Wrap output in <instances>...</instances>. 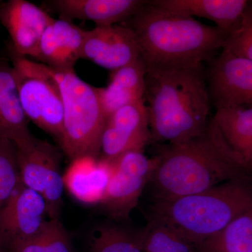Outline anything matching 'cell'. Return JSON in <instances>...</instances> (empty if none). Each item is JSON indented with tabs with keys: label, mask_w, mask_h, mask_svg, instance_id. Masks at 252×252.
<instances>
[{
	"label": "cell",
	"mask_w": 252,
	"mask_h": 252,
	"mask_svg": "<svg viewBox=\"0 0 252 252\" xmlns=\"http://www.w3.org/2000/svg\"><path fill=\"white\" fill-rule=\"evenodd\" d=\"M111 163L91 158L73 160L64 182L71 193L80 201H100L112 174Z\"/></svg>",
	"instance_id": "d6986e66"
},
{
	"label": "cell",
	"mask_w": 252,
	"mask_h": 252,
	"mask_svg": "<svg viewBox=\"0 0 252 252\" xmlns=\"http://www.w3.org/2000/svg\"><path fill=\"white\" fill-rule=\"evenodd\" d=\"M222 51L235 57L252 61V9L251 3L243 13L240 26L225 37Z\"/></svg>",
	"instance_id": "d4e9b609"
},
{
	"label": "cell",
	"mask_w": 252,
	"mask_h": 252,
	"mask_svg": "<svg viewBox=\"0 0 252 252\" xmlns=\"http://www.w3.org/2000/svg\"><path fill=\"white\" fill-rule=\"evenodd\" d=\"M41 230L36 235L11 244L2 252H44Z\"/></svg>",
	"instance_id": "4316f807"
},
{
	"label": "cell",
	"mask_w": 252,
	"mask_h": 252,
	"mask_svg": "<svg viewBox=\"0 0 252 252\" xmlns=\"http://www.w3.org/2000/svg\"><path fill=\"white\" fill-rule=\"evenodd\" d=\"M86 31L70 21L53 20L41 36L36 59L57 72L74 71Z\"/></svg>",
	"instance_id": "5bb4252c"
},
{
	"label": "cell",
	"mask_w": 252,
	"mask_h": 252,
	"mask_svg": "<svg viewBox=\"0 0 252 252\" xmlns=\"http://www.w3.org/2000/svg\"><path fill=\"white\" fill-rule=\"evenodd\" d=\"M208 83L209 97L217 109L252 107V61L222 51L212 63Z\"/></svg>",
	"instance_id": "8fae6325"
},
{
	"label": "cell",
	"mask_w": 252,
	"mask_h": 252,
	"mask_svg": "<svg viewBox=\"0 0 252 252\" xmlns=\"http://www.w3.org/2000/svg\"><path fill=\"white\" fill-rule=\"evenodd\" d=\"M145 0H54L48 4L61 19L92 21L95 27L127 21L147 4Z\"/></svg>",
	"instance_id": "9a60e30c"
},
{
	"label": "cell",
	"mask_w": 252,
	"mask_h": 252,
	"mask_svg": "<svg viewBox=\"0 0 252 252\" xmlns=\"http://www.w3.org/2000/svg\"><path fill=\"white\" fill-rule=\"evenodd\" d=\"M154 6L173 14L206 18L228 35L240 26L247 0H152Z\"/></svg>",
	"instance_id": "2e32d148"
},
{
	"label": "cell",
	"mask_w": 252,
	"mask_h": 252,
	"mask_svg": "<svg viewBox=\"0 0 252 252\" xmlns=\"http://www.w3.org/2000/svg\"><path fill=\"white\" fill-rule=\"evenodd\" d=\"M20 182L16 145L8 139L0 138V210Z\"/></svg>",
	"instance_id": "cb8c5ba5"
},
{
	"label": "cell",
	"mask_w": 252,
	"mask_h": 252,
	"mask_svg": "<svg viewBox=\"0 0 252 252\" xmlns=\"http://www.w3.org/2000/svg\"><path fill=\"white\" fill-rule=\"evenodd\" d=\"M147 67L142 58L111 71L108 84L97 88L106 118L119 108L143 100Z\"/></svg>",
	"instance_id": "e0dca14e"
},
{
	"label": "cell",
	"mask_w": 252,
	"mask_h": 252,
	"mask_svg": "<svg viewBox=\"0 0 252 252\" xmlns=\"http://www.w3.org/2000/svg\"><path fill=\"white\" fill-rule=\"evenodd\" d=\"M55 75L59 83L63 104L60 147L72 161L82 158L97 160L107 118L97 87L83 81L74 71H55Z\"/></svg>",
	"instance_id": "5b68a950"
},
{
	"label": "cell",
	"mask_w": 252,
	"mask_h": 252,
	"mask_svg": "<svg viewBox=\"0 0 252 252\" xmlns=\"http://www.w3.org/2000/svg\"><path fill=\"white\" fill-rule=\"evenodd\" d=\"M252 209L250 179H238L200 193L154 200L149 219L171 227L198 248Z\"/></svg>",
	"instance_id": "277c9868"
},
{
	"label": "cell",
	"mask_w": 252,
	"mask_h": 252,
	"mask_svg": "<svg viewBox=\"0 0 252 252\" xmlns=\"http://www.w3.org/2000/svg\"><path fill=\"white\" fill-rule=\"evenodd\" d=\"M90 252H143L140 231L114 224L99 225L89 237Z\"/></svg>",
	"instance_id": "7402d4cb"
},
{
	"label": "cell",
	"mask_w": 252,
	"mask_h": 252,
	"mask_svg": "<svg viewBox=\"0 0 252 252\" xmlns=\"http://www.w3.org/2000/svg\"><path fill=\"white\" fill-rule=\"evenodd\" d=\"M133 31L121 23L86 31L81 59L113 71L140 59Z\"/></svg>",
	"instance_id": "7c38bea8"
},
{
	"label": "cell",
	"mask_w": 252,
	"mask_h": 252,
	"mask_svg": "<svg viewBox=\"0 0 252 252\" xmlns=\"http://www.w3.org/2000/svg\"><path fill=\"white\" fill-rule=\"evenodd\" d=\"M9 48L18 96L26 117L60 144L63 136V104L55 71Z\"/></svg>",
	"instance_id": "8992f818"
},
{
	"label": "cell",
	"mask_w": 252,
	"mask_h": 252,
	"mask_svg": "<svg viewBox=\"0 0 252 252\" xmlns=\"http://www.w3.org/2000/svg\"><path fill=\"white\" fill-rule=\"evenodd\" d=\"M144 101L152 143H183L206 127L210 99L203 68L147 67Z\"/></svg>",
	"instance_id": "7a4b0ae2"
},
{
	"label": "cell",
	"mask_w": 252,
	"mask_h": 252,
	"mask_svg": "<svg viewBox=\"0 0 252 252\" xmlns=\"http://www.w3.org/2000/svg\"><path fill=\"white\" fill-rule=\"evenodd\" d=\"M151 177L154 200L205 191L230 180L250 179L252 167L227 144L211 119L183 143L158 145Z\"/></svg>",
	"instance_id": "6da1fadb"
},
{
	"label": "cell",
	"mask_w": 252,
	"mask_h": 252,
	"mask_svg": "<svg viewBox=\"0 0 252 252\" xmlns=\"http://www.w3.org/2000/svg\"><path fill=\"white\" fill-rule=\"evenodd\" d=\"M15 145L21 182L42 195L49 218L58 219L64 186L59 149L33 135Z\"/></svg>",
	"instance_id": "52a82bcc"
},
{
	"label": "cell",
	"mask_w": 252,
	"mask_h": 252,
	"mask_svg": "<svg viewBox=\"0 0 252 252\" xmlns=\"http://www.w3.org/2000/svg\"><path fill=\"white\" fill-rule=\"evenodd\" d=\"M140 233L143 252H198L195 245L158 220L149 219Z\"/></svg>",
	"instance_id": "603a6c76"
},
{
	"label": "cell",
	"mask_w": 252,
	"mask_h": 252,
	"mask_svg": "<svg viewBox=\"0 0 252 252\" xmlns=\"http://www.w3.org/2000/svg\"><path fill=\"white\" fill-rule=\"evenodd\" d=\"M110 163L112 174L99 203L110 218L126 220L150 182L157 158H148L143 151H130Z\"/></svg>",
	"instance_id": "ba28073f"
},
{
	"label": "cell",
	"mask_w": 252,
	"mask_h": 252,
	"mask_svg": "<svg viewBox=\"0 0 252 252\" xmlns=\"http://www.w3.org/2000/svg\"><path fill=\"white\" fill-rule=\"evenodd\" d=\"M212 119L227 144L252 167V107L217 109Z\"/></svg>",
	"instance_id": "ffe728a7"
},
{
	"label": "cell",
	"mask_w": 252,
	"mask_h": 252,
	"mask_svg": "<svg viewBox=\"0 0 252 252\" xmlns=\"http://www.w3.org/2000/svg\"><path fill=\"white\" fill-rule=\"evenodd\" d=\"M41 234L44 252H73L69 234L59 219L46 220Z\"/></svg>",
	"instance_id": "484cf974"
},
{
	"label": "cell",
	"mask_w": 252,
	"mask_h": 252,
	"mask_svg": "<svg viewBox=\"0 0 252 252\" xmlns=\"http://www.w3.org/2000/svg\"><path fill=\"white\" fill-rule=\"evenodd\" d=\"M151 141L148 112L143 100L117 109L107 119L99 160L112 162L130 151H143Z\"/></svg>",
	"instance_id": "9c48e42d"
},
{
	"label": "cell",
	"mask_w": 252,
	"mask_h": 252,
	"mask_svg": "<svg viewBox=\"0 0 252 252\" xmlns=\"http://www.w3.org/2000/svg\"><path fill=\"white\" fill-rule=\"evenodd\" d=\"M47 207L42 195L20 182L0 210V252L14 242L40 231Z\"/></svg>",
	"instance_id": "30bf717a"
},
{
	"label": "cell",
	"mask_w": 252,
	"mask_h": 252,
	"mask_svg": "<svg viewBox=\"0 0 252 252\" xmlns=\"http://www.w3.org/2000/svg\"><path fill=\"white\" fill-rule=\"evenodd\" d=\"M122 23L133 31L147 67L203 64L221 49L227 36L217 26L169 12L150 1Z\"/></svg>",
	"instance_id": "3957f363"
},
{
	"label": "cell",
	"mask_w": 252,
	"mask_h": 252,
	"mask_svg": "<svg viewBox=\"0 0 252 252\" xmlns=\"http://www.w3.org/2000/svg\"><path fill=\"white\" fill-rule=\"evenodd\" d=\"M54 19L25 0H9L0 4V22L11 36L10 46L23 57L36 59L41 36Z\"/></svg>",
	"instance_id": "4fadbf2b"
},
{
	"label": "cell",
	"mask_w": 252,
	"mask_h": 252,
	"mask_svg": "<svg viewBox=\"0 0 252 252\" xmlns=\"http://www.w3.org/2000/svg\"><path fill=\"white\" fill-rule=\"evenodd\" d=\"M198 252H252V209L198 246Z\"/></svg>",
	"instance_id": "44dd1931"
},
{
	"label": "cell",
	"mask_w": 252,
	"mask_h": 252,
	"mask_svg": "<svg viewBox=\"0 0 252 252\" xmlns=\"http://www.w3.org/2000/svg\"><path fill=\"white\" fill-rule=\"evenodd\" d=\"M29 120L20 102L12 66L0 60V138L14 144L27 140L32 133Z\"/></svg>",
	"instance_id": "ac0fdd59"
}]
</instances>
